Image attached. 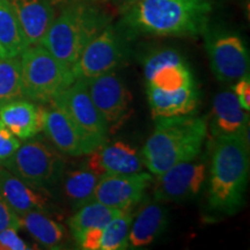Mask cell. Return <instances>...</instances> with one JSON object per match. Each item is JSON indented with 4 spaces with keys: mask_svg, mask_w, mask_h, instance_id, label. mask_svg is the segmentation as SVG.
I'll use <instances>...</instances> for the list:
<instances>
[{
    "mask_svg": "<svg viewBox=\"0 0 250 250\" xmlns=\"http://www.w3.org/2000/svg\"><path fill=\"white\" fill-rule=\"evenodd\" d=\"M17 15L28 45L39 44L55 19L50 0H8Z\"/></svg>",
    "mask_w": 250,
    "mask_h": 250,
    "instance_id": "d6986e66",
    "label": "cell"
},
{
    "mask_svg": "<svg viewBox=\"0 0 250 250\" xmlns=\"http://www.w3.org/2000/svg\"><path fill=\"white\" fill-rule=\"evenodd\" d=\"M52 103L67 112L83 133L90 152L107 143L109 127L90 99L85 81L74 80V83L59 94Z\"/></svg>",
    "mask_w": 250,
    "mask_h": 250,
    "instance_id": "ba28073f",
    "label": "cell"
},
{
    "mask_svg": "<svg viewBox=\"0 0 250 250\" xmlns=\"http://www.w3.org/2000/svg\"><path fill=\"white\" fill-rule=\"evenodd\" d=\"M212 72L221 83H232L249 76V51L236 31L208 28L204 33Z\"/></svg>",
    "mask_w": 250,
    "mask_h": 250,
    "instance_id": "52a82bcc",
    "label": "cell"
},
{
    "mask_svg": "<svg viewBox=\"0 0 250 250\" xmlns=\"http://www.w3.org/2000/svg\"><path fill=\"white\" fill-rule=\"evenodd\" d=\"M107 24V14L90 2H70L55 17L41 44L72 68L83 48Z\"/></svg>",
    "mask_w": 250,
    "mask_h": 250,
    "instance_id": "277c9868",
    "label": "cell"
},
{
    "mask_svg": "<svg viewBox=\"0 0 250 250\" xmlns=\"http://www.w3.org/2000/svg\"><path fill=\"white\" fill-rule=\"evenodd\" d=\"M186 161L170 167L154 182V199L160 203H181L189 201L201 192L206 180V165Z\"/></svg>",
    "mask_w": 250,
    "mask_h": 250,
    "instance_id": "8fae6325",
    "label": "cell"
},
{
    "mask_svg": "<svg viewBox=\"0 0 250 250\" xmlns=\"http://www.w3.org/2000/svg\"><path fill=\"white\" fill-rule=\"evenodd\" d=\"M19 57L23 98L39 104L51 103L76 80L72 68L41 43L28 45Z\"/></svg>",
    "mask_w": 250,
    "mask_h": 250,
    "instance_id": "5b68a950",
    "label": "cell"
},
{
    "mask_svg": "<svg viewBox=\"0 0 250 250\" xmlns=\"http://www.w3.org/2000/svg\"><path fill=\"white\" fill-rule=\"evenodd\" d=\"M211 0H139L122 12L130 35L197 37L210 23Z\"/></svg>",
    "mask_w": 250,
    "mask_h": 250,
    "instance_id": "6da1fadb",
    "label": "cell"
},
{
    "mask_svg": "<svg viewBox=\"0 0 250 250\" xmlns=\"http://www.w3.org/2000/svg\"><path fill=\"white\" fill-rule=\"evenodd\" d=\"M46 191L29 186L0 165V195L18 215L29 211L49 213L50 196Z\"/></svg>",
    "mask_w": 250,
    "mask_h": 250,
    "instance_id": "2e32d148",
    "label": "cell"
},
{
    "mask_svg": "<svg viewBox=\"0 0 250 250\" xmlns=\"http://www.w3.org/2000/svg\"><path fill=\"white\" fill-rule=\"evenodd\" d=\"M123 210L110 208L102 203L92 201L78 208L68 220L72 236L88 229V228H104L114 218H116Z\"/></svg>",
    "mask_w": 250,
    "mask_h": 250,
    "instance_id": "cb8c5ba5",
    "label": "cell"
},
{
    "mask_svg": "<svg viewBox=\"0 0 250 250\" xmlns=\"http://www.w3.org/2000/svg\"><path fill=\"white\" fill-rule=\"evenodd\" d=\"M152 183V175L143 171L102 175L94 190L92 201L118 210H131L143 201L146 190Z\"/></svg>",
    "mask_w": 250,
    "mask_h": 250,
    "instance_id": "4fadbf2b",
    "label": "cell"
},
{
    "mask_svg": "<svg viewBox=\"0 0 250 250\" xmlns=\"http://www.w3.org/2000/svg\"><path fill=\"white\" fill-rule=\"evenodd\" d=\"M86 167L100 176L105 174H137L144 169L142 154L124 142L102 144L90 152Z\"/></svg>",
    "mask_w": 250,
    "mask_h": 250,
    "instance_id": "9a60e30c",
    "label": "cell"
},
{
    "mask_svg": "<svg viewBox=\"0 0 250 250\" xmlns=\"http://www.w3.org/2000/svg\"><path fill=\"white\" fill-rule=\"evenodd\" d=\"M5 228H15L20 229V218L15 212L12 210L1 195H0V232Z\"/></svg>",
    "mask_w": 250,
    "mask_h": 250,
    "instance_id": "4dcf8cb0",
    "label": "cell"
},
{
    "mask_svg": "<svg viewBox=\"0 0 250 250\" xmlns=\"http://www.w3.org/2000/svg\"><path fill=\"white\" fill-rule=\"evenodd\" d=\"M83 81L90 99L108 125L109 132L118 129L129 117L132 101L122 78L112 71Z\"/></svg>",
    "mask_w": 250,
    "mask_h": 250,
    "instance_id": "30bf717a",
    "label": "cell"
},
{
    "mask_svg": "<svg viewBox=\"0 0 250 250\" xmlns=\"http://www.w3.org/2000/svg\"><path fill=\"white\" fill-rule=\"evenodd\" d=\"M249 111L240 105L233 90L218 93L213 99L210 129L214 138L248 134Z\"/></svg>",
    "mask_w": 250,
    "mask_h": 250,
    "instance_id": "e0dca14e",
    "label": "cell"
},
{
    "mask_svg": "<svg viewBox=\"0 0 250 250\" xmlns=\"http://www.w3.org/2000/svg\"><path fill=\"white\" fill-rule=\"evenodd\" d=\"M0 57H7V56H6V54H5V51H4V50H2L1 46H0Z\"/></svg>",
    "mask_w": 250,
    "mask_h": 250,
    "instance_id": "e575fe53",
    "label": "cell"
},
{
    "mask_svg": "<svg viewBox=\"0 0 250 250\" xmlns=\"http://www.w3.org/2000/svg\"><path fill=\"white\" fill-rule=\"evenodd\" d=\"M50 1L52 2V5H56V4L67 5V4H70V2H76V1H88V2H92V1H98V0H50Z\"/></svg>",
    "mask_w": 250,
    "mask_h": 250,
    "instance_id": "d6a6232c",
    "label": "cell"
},
{
    "mask_svg": "<svg viewBox=\"0 0 250 250\" xmlns=\"http://www.w3.org/2000/svg\"><path fill=\"white\" fill-rule=\"evenodd\" d=\"M144 76L147 86L171 92L196 85L186 58L174 49H160L144 59Z\"/></svg>",
    "mask_w": 250,
    "mask_h": 250,
    "instance_id": "7c38bea8",
    "label": "cell"
},
{
    "mask_svg": "<svg viewBox=\"0 0 250 250\" xmlns=\"http://www.w3.org/2000/svg\"><path fill=\"white\" fill-rule=\"evenodd\" d=\"M237 83L233 87V92L236 95L237 101L245 110H250V79L246 76L236 80Z\"/></svg>",
    "mask_w": 250,
    "mask_h": 250,
    "instance_id": "1f68e13d",
    "label": "cell"
},
{
    "mask_svg": "<svg viewBox=\"0 0 250 250\" xmlns=\"http://www.w3.org/2000/svg\"><path fill=\"white\" fill-rule=\"evenodd\" d=\"M0 46L7 57H17L28 46L17 15L8 0H0Z\"/></svg>",
    "mask_w": 250,
    "mask_h": 250,
    "instance_id": "603a6c76",
    "label": "cell"
},
{
    "mask_svg": "<svg viewBox=\"0 0 250 250\" xmlns=\"http://www.w3.org/2000/svg\"><path fill=\"white\" fill-rule=\"evenodd\" d=\"M20 144V139L0 122V164L17 151Z\"/></svg>",
    "mask_w": 250,
    "mask_h": 250,
    "instance_id": "f546056e",
    "label": "cell"
},
{
    "mask_svg": "<svg viewBox=\"0 0 250 250\" xmlns=\"http://www.w3.org/2000/svg\"><path fill=\"white\" fill-rule=\"evenodd\" d=\"M23 98L20 57H0V105Z\"/></svg>",
    "mask_w": 250,
    "mask_h": 250,
    "instance_id": "484cf974",
    "label": "cell"
},
{
    "mask_svg": "<svg viewBox=\"0 0 250 250\" xmlns=\"http://www.w3.org/2000/svg\"><path fill=\"white\" fill-rule=\"evenodd\" d=\"M0 165L23 182L43 190L54 187L64 171V162L57 149L34 137L20 144Z\"/></svg>",
    "mask_w": 250,
    "mask_h": 250,
    "instance_id": "8992f818",
    "label": "cell"
},
{
    "mask_svg": "<svg viewBox=\"0 0 250 250\" xmlns=\"http://www.w3.org/2000/svg\"><path fill=\"white\" fill-rule=\"evenodd\" d=\"M49 104V108H43L42 131L52 146L58 152L70 156L89 154L83 133L67 112L55 103Z\"/></svg>",
    "mask_w": 250,
    "mask_h": 250,
    "instance_id": "5bb4252c",
    "label": "cell"
},
{
    "mask_svg": "<svg viewBox=\"0 0 250 250\" xmlns=\"http://www.w3.org/2000/svg\"><path fill=\"white\" fill-rule=\"evenodd\" d=\"M139 0H122L121 2V12L125 11L126 8H129L130 6H132L136 4V2H138Z\"/></svg>",
    "mask_w": 250,
    "mask_h": 250,
    "instance_id": "836d02e7",
    "label": "cell"
},
{
    "mask_svg": "<svg viewBox=\"0 0 250 250\" xmlns=\"http://www.w3.org/2000/svg\"><path fill=\"white\" fill-rule=\"evenodd\" d=\"M124 42L111 24H107L83 48L72 66L76 79H89L116 70L124 61Z\"/></svg>",
    "mask_w": 250,
    "mask_h": 250,
    "instance_id": "9c48e42d",
    "label": "cell"
},
{
    "mask_svg": "<svg viewBox=\"0 0 250 250\" xmlns=\"http://www.w3.org/2000/svg\"><path fill=\"white\" fill-rule=\"evenodd\" d=\"M168 225L167 210L158 201L146 202L132 219L129 248H143L151 245L165 232Z\"/></svg>",
    "mask_w": 250,
    "mask_h": 250,
    "instance_id": "44dd1931",
    "label": "cell"
},
{
    "mask_svg": "<svg viewBox=\"0 0 250 250\" xmlns=\"http://www.w3.org/2000/svg\"><path fill=\"white\" fill-rule=\"evenodd\" d=\"M248 134L215 138L212 152L208 206L215 213H236L245 204L250 167Z\"/></svg>",
    "mask_w": 250,
    "mask_h": 250,
    "instance_id": "7a4b0ae2",
    "label": "cell"
},
{
    "mask_svg": "<svg viewBox=\"0 0 250 250\" xmlns=\"http://www.w3.org/2000/svg\"><path fill=\"white\" fill-rule=\"evenodd\" d=\"M133 214L123 210L103 228L100 250H123L129 248V235Z\"/></svg>",
    "mask_w": 250,
    "mask_h": 250,
    "instance_id": "4316f807",
    "label": "cell"
},
{
    "mask_svg": "<svg viewBox=\"0 0 250 250\" xmlns=\"http://www.w3.org/2000/svg\"><path fill=\"white\" fill-rule=\"evenodd\" d=\"M155 122L140 153L151 174L160 175L175 165L195 160L208 136L205 117L190 114L156 118Z\"/></svg>",
    "mask_w": 250,
    "mask_h": 250,
    "instance_id": "3957f363",
    "label": "cell"
},
{
    "mask_svg": "<svg viewBox=\"0 0 250 250\" xmlns=\"http://www.w3.org/2000/svg\"><path fill=\"white\" fill-rule=\"evenodd\" d=\"M103 228H88L73 237L78 248L83 250H100L102 241Z\"/></svg>",
    "mask_w": 250,
    "mask_h": 250,
    "instance_id": "83f0119b",
    "label": "cell"
},
{
    "mask_svg": "<svg viewBox=\"0 0 250 250\" xmlns=\"http://www.w3.org/2000/svg\"><path fill=\"white\" fill-rule=\"evenodd\" d=\"M0 122L20 140L36 137L42 131L43 108L27 99L0 105Z\"/></svg>",
    "mask_w": 250,
    "mask_h": 250,
    "instance_id": "ac0fdd59",
    "label": "cell"
},
{
    "mask_svg": "<svg viewBox=\"0 0 250 250\" xmlns=\"http://www.w3.org/2000/svg\"><path fill=\"white\" fill-rule=\"evenodd\" d=\"M21 227L33 236L37 243L49 249L59 248L66 239L64 226L42 211H29L19 215Z\"/></svg>",
    "mask_w": 250,
    "mask_h": 250,
    "instance_id": "7402d4cb",
    "label": "cell"
},
{
    "mask_svg": "<svg viewBox=\"0 0 250 250\" xmlns=\"http://www.w3.org/2000/svg\"><path fill=\"white\" fill-rule=\"evenodd\" d=\"M33 247L21 239L15 228H5L0 232V250H29Z\"/></svg>",
    "mask_w": 250,
    "mask_h": 250,
    "instance_id": "f1b7e54d",
    "label": "cell"
},
{
    "mask_svg": "<svg viewBox=\"0 0 250 250\" xmlns=\"http://www.w3.org/2000/svg\"><path fill=\"white\" fill-rule=\"evenodd\" d=\"M100 175L88 167L68 171L64 179V193L77 208L92 202L94 190L100 180Z\"/></svg>",
    "mask_w": 250,
    "mask_h": 250,
    "instance_id": "d4e9b609",
    "label": "cell"
},
{
    "mask_svg": "<svg viewBox=\"0 0 250 250\" xmlns=\"http://www.w3.org/2000/svg\"><path fill=\"white\" fill-rule=\"evenodd\" d=\"M146 93L154 120L193 114L198 107L199 90L196 85L171 92L147 86Z\"/></svg>",
    "mask_w": 250,
    "mask_h": 250,
    "instance_id": "ffe728a7",
    "label": "cell"
}]
</instances>
